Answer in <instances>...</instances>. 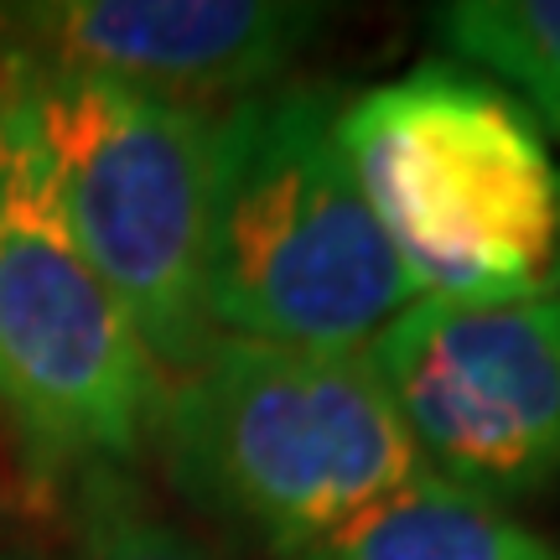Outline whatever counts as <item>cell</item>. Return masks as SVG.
<instances>
[{
	"instance_id": "1",
	"label": "cell",
	"mask_w": 560,
	"mask_h": 560,
	"mask_svg": "<svg viewBox=\"0 0 560 560\" xmlns=\"http://www.w3.org/2000/svg\"><path fill=\"white\" fill-rule=\"evenodd\" d=\"M151 441L182 499L270 560L306 556L425 478L369 353L213 338L161 380Z\"/></svg>"
},
{
	"instance_id": "2",
	"label": "cell",
	"mask_w": 560,
	"mask_h": 560,
	"mask_svg": "<svg viewBox=\"0 0 560 560\" xmlns=\"http://www.w3.org/2000/svg\"><path fill=\"white\" fill-rule=\"evenodd\" d=\"M342 104L280 83L219 115L202 301L219 338L369 353L416 285L338 136Z\"/></svg>"
},
{
	"instance_id": "3",
	"label": "cell",
	"mask_w": 560,
	"mask_h": 560,
	"mask_svg": "<svg viewBox=\"0 0 560 560\" xmlns=\"http://www.w3.org/2000/svg\"><path fill=\"white\" fill-rule=\"evenodd\" d=\"M338 136L420 301L560 296V156L509 89L420 62L353 94Z\"/></svg>"
},
{
	"instance_id": "4",
	"label": "cell",
	"mask_w": 560,
	"mask_h": 560,
	"mask_svg": "<svg viewBox=\"0 0 560 560\" xmlns=\"http://www.w3.org/2000/svg\"><path fill=\"white\" fill-rule=\"evenodd\" d=\"M0 104L32 140L89 265L136 317L161 374L219 338L202 301L219 115L166 104L89 73L0 52Z\"/></svg>"
},
{
	"instance_id": "5",
	"label": "cell",
	"mask_w": 560,
	"mask_h": 560,
	"mask_svg": "<svg viewBox=\"0 0 560 560\" xmlns=\"http://www.w3.org/2000/svg\"><path fill=\"white\" fill-rule=\"evenodd\" d=\"M161 374L136 317L89 265L0 104V420L37 482H89L145 452Z\"/></svg>"
},
{
	"instance_id": "6",
	"label": "cell",
	"mask_w": 560,
	"mask_h": 560,
	"mask_svg": "<svg viewBox=\"0 0 560 560\" xmlns=\"http://www.w3.org/2000/svg\"><path fill=\"white\" fill-rule=\"evenodd\" d=\"M369 363L425 472L493 503L560 482V296L416 301Z\"/></svg>"
},
{
	"instance_id": "7",
	"label": "cell",
	"mask_w": 560,
	"mask_h": 560,
	"mask_svg": "<svg viewBox=\"0 0 560 560\" xmlns=\"http://www.w3.org/2000/svg\"><path fill=\"white\" fill-rule=\"evenodd\" d=\"M322 16L285 0H32L0 5V52L219 115L276 89Z\"/></svg>"
},
{
	"instance_id": "8",
	"label": "cell",
	"mask_w": 560,
	"mask_h": 560,
	"mask_svg": "<svg viewBox=\"0 0 560 560\" xmlns=\"http://www.w3.org/2000/svg\"><path fill=\"white\" fill-rule=\"evenodd\" d=\"M296 560H560V545L503 503L425 472Z\"/></svg>"
},
{
	"instance_id": "9",
	"label": "cell",
	"mask_w": 560,
	"mask_h": 560,
	"mask_svg": "<svg viewBox=\"0 0 560 560\" xmlns=\"http://www.w3.org/2000/svg\"><path fill=\"white\" fill-rule=\"evenodd\" d=\"M431 26L462 68L509 89L560 136V0H457L436 5Z\"/></svg>"
},
{
	"instance_id": "10",
	"label": "cell",
	"mask_w": 560,
	"mask_h": 560,
	"mask_svg": "<svg viewBox=\"0 0 560 560\" xmlns=\"http://www.w3.org/2000/svg\"><path fill=\"white\" fill-rule=\"evenodd\" d=\"M83 524L68 560H219L198 535L161 520L120 472L79 482Z\"/></svg>"
}]
</instances>
